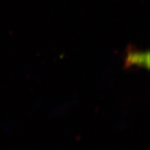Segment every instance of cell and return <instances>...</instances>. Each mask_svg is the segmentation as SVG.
Segmentation results:
<instances>
[{
  "label": "cell",
  "instance_id": "6da1fadb",
  "mask_svg": "<svg viewBox=\"0 0 150 150\" xmlns=\"http://www.w3.org/2000/svg\"><path fill=\"white\" fill-rule=\"evenodd\" d=\"M126 65L128 66H148L149 54L143 52H130L126 59Z\"/></svg>",
  "mask_w": 150,
  "mask_h": 150
}]
</instances>
